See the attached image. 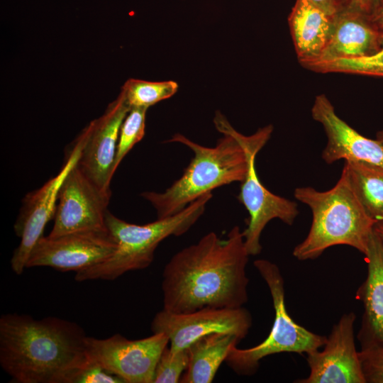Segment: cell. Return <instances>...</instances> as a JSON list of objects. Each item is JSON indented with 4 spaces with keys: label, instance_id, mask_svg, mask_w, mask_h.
<instances>
[{
    "label": "cell",
    "instance_id": "obj_12",
    "mask_svg": "<svg viewBox=\"0 0 383 383\" xmlns=\"http://www.w3.org/2000/svg\"><path fill=\"white\" fill-rule=\"evenodd\" d=\"M77 163L60 187L50 237L106 227L111 191L100 188Z\"/></svg>",
    "mask_w": 383,
    "mask_h": 383
},
{
    "label": "cell",
    "instance_id": "obj_15",
    "mask_svg": "<svg viewBox=\"0 0 383 383\" xmlns=\"http://www.w3.org/2000/svg\"><path fill=\"white\" fill-rule=\"evenodd\" d=\"M313 120L323 126L327 143L322 151L323 160L330 165L338 160L358 161L383 170V145L363 136L336 113L323 94L316 96L311 108Z\"/></svg>",
    "mask_w": 383,
    "mask_h": 383
},
{
    "label": "cell",
    "instance_id": "obj_23",
    "mask_svg": "<svg viewBox=\"0 0 383 383\" xmlns=\"http://www.w3.org/2000/svg\"><path fill=\"white\" fill-rule=\"evenodd\" d=\"M146 112L147 109L132 108L126 116L119 131L113 168L114 173L125 156L144 137Z\"/></svg>",
    "mask_w": 383,
    "mask_h": 383
},
{
    "label": "cell",
    "instance_id": "obj_28",
    "mask_svg": "<svg viewBox=\"0 0 383 383\" xmlns=\"http://www.w3.org/2000/svg\"><path fill=\"white\" fill-rule=\"evenodd\" d=\"M382 0H350V4L372 16L381 9Z\"/></svg>",
    "mask_w": 383,
    "mask_h": 383
},
{
    "label": "cell",
    "instance_id": "obj_9",
    "mask_svg": "<svg viewBox=\"0 0 383 383\" xmlns=\"http://www.w3.org/2000/svg\"><path fill=\"white\" fill-rule=\"evenodd\" d=\"M116 243L106 227L42 236L33 247L26 268L49 267L60 272H79L99 264L115 252Z\"/></svg>",
    "mask_w": 383,
    "mask_h": 383
},
{
    "label": "cell",
    "instance_id": "obj_27",
    "mask_svg": "<svg viewBox=\"0 0 383 383\" xmlns=\"http://www.w3.org/2000/svg\"><path fill=\"white\" fill-rule=\"evenodd\" d=\"M331 16L344 9L350 4V0H309Z\"/></svg>",
    "mask_w": 383,
    "mask_h": 383
},
{
    "label": "cell",
    "instance_id": "obj_1",
    "mask_svg": "<svg viewBox=\"0 0 383 383\" xmlns=\"http://www.w3.org/2000/svg\"><path fill=\"white\" fill-rule=\"evenodd\" d=\"M249 256L238 226L226 239L210 232L182 249L162 271L163 309L182 313L204 307L243 306L248 301Z\"/></svg>",
    "mask_w": 383,
    "mask_h": 383
},
{
    "label": "cell",
    "instance_id": "obj_22",
    "mask_svg": "<svg viewBox=\"0 0 383 383\" xmlns=\"http://www.w3.org/2000/svg\"><path fill=\"white\" fill-rule=\"evenodd\" d=\"M178 89L174 81L149 82L129 79L123 84L121 91L131 109L148 107L173 96Z\"/></svg>",
    "mask_w": 383,
    "mask_h": 383
},
{
    "label": "cell",
    "instance_id": "obj_16",
    "mask_svg": "<svg viewBox=\"0 0 383 383\" xmlns=\"http://www.w3.org/2000/svg\"><path fill=\"white\" fill-rule=\"evenodd\" d=\"M382 34L371 16L349 4L334 16L331 38L316 61L374 55L382 48Z\"/></svg>",
    "mask_w": 383,
    "mask_h": 383
},
{
    "label": "cell",
    "instance_id": "obj_2",
    "mask_svg": "<svg viewBox=\"0 0 383 383\" xmlns=\"http://www.w3.org/2000/svg\"><path fill=\"white\" fill-rule=\"evenodd\" d=\"M86 338L77 323L60 318L4 313L0 365L13 382L70 383L88 360Z\"/></svg>",
    "mask_w": 383,
    "mask_h": 383
},
{
    "label": "cell",
    "instance_id": "obj_7",
    "mask_svg": "<svg viewBox=\"0 0 383 383\" xmlns=\"http://www.w3.org/2000/svg\"><path fill=\"white\" fill-rule=\"evenodd\" d=\"M272 131V126L268 125L248 136L238 133L248 161V172L240 182L238 199L249 214L243 235L250 256L261 252V234L271 220L278 218L291 226L299 214L296 202L272 193L262 184L257 174L256 156L270 138Z\"/></svg>",
    "mask_w": 383,
    "mask_h": 383
},
{
    "label": "cell",
    "instance_id": "obj_5",
    "mask_svg": "<svg viewBox=\"0 0 383 383\" xmlns=\"http://www.w3.org/2000/svg\"><path fill=\"white\" fill-rule=\"evenodd\" d=\"M212 196V193L205 194L180 212L145 225L126 222L107 211L105 225L116 243V249L104 262L77 272L75 280H113L128 272L147 268L159 244L171 235L187 233L203 215Z\"/></svg>",
    "mask_w": 383,
    "mask_h": 383
},
{
    "label": "cell",
    "instance_id": "obj_30",
    "mask_svg": "<svg viewBox=\"0 0 383 383\" xmlns=\"http://www.w3.org/2000/svg\"><path fill=\"white\" fill-rule=\"evenodd\" d=\"M374 231L378 235L383 244V221L377 222L374 225Z\"/></svg>",
    "mask_w": 383,
    "mask_h": 383
},
{
    "label": "cell",
    "instance_id": "obj_8",
    "mask_svg": "<svg viewBox=\"0 0 383 383\" xmlns=\"http://www.w3.org/2000/svg\"><path fill=\"white\" fill-rule=\"evenodd\" d=\"M170 344L162 333L138 340H129L120 334L105 339L87 336L86 354L123 383H152L159 358Z\"/></svg>",
    "mask_w": 383,
    "mask_h": 383
},
{
    "label": "cell",
    "instance_id": "obj_26",
    "mask_svg": "<svg viewBox=\"0 0 383 383\" xmlns=\"http://www.w3.org/2000/svg\"><path fill=\"white\" fill-rule=\"evenodd\" d=\"M123 380L88 358L70 383H121Z\"/></svg>",
    "mask_w": 383,
    "mask_h": 383
},
{
    "label": "cell",
    "instance_id": "obj_11",
    "mask_svg": "<svg viewBox=\"0 0 383 383\" xmlns=\"http://www.w3.org/2000/svg\"><path fill=\"white\" fill-rule=\"evenodd\" d=\"M84 139V130L60 172L24 197L13 226L15 233L21 238L11 259V267L15 274L20 275L23 272L30 252L43 236L46 224L54 218L60 187L77 162Z\"/></svg>",
    "mask_w": 383,
    "mask_h": 383
},
{
    "label": "cell",
    "instance_id": "obj_4",
    "mask_svg": "<svg viewBox=\"0 0 383 383\" xmlns=\"http://www.w3.org/2000/svg\"><path fill=\"white\" fill-rule=\"evenodd\" d=\"M294 195L312 213L309 231L294 248V257L301 261L314 260L338 245L353 247L365 255L377 222L358 199L345 166L331 189L321 192L311 187H298Z\"/></svg>",
    "mask_w": 383,
    "mask_h": 383
},
{
    "label": "cell",
    "instance_id": "obj_21",
    "mask_svg": "<svg viewBox=\"0 0 383 383\" xmlns=\"http://www.w3.org/2000/svg\"><path fill=\"white\" fill-rule=\"evenodd\" d=\"M301 65L318 73H344L383 77V34L382 48L374 55L356 58L315 61Z\"/></svg>",
    "mask_w": 383,
    "mask_h": 383
},
{
    "label": "cell",
    "instance_id": "obj_6",
    "mask_svg": "<svg viewBox=\"0 0 383 383\" xmlns=\"http://www.w3.org/2000/svg\"><path fill=\"white\" fill-rule=\"evenodd\" d=\"M254 266L269 288L274 319L270 333L260 344L249 348L234 346L231 349L225 362L240 376L255 374L264 357L281 353L306 354L322 348L327 338L297 324L289 315L285 306L284 278L276 264L258 259Z\"/></svg>",
    "mask_w": 383,
    "mask_h": 383
},
{
    "label": "cell",
    "instance_id": "obj_20",
    "mask_svg": "<svg viewBox=\"0 0 383 383\" xmlns=\"http://www.w3.org/2000/svg\"><path fill=\"white\" fill-rule=\"evenodd\" d=\"M351 184L368 215L383 221V170L367 163L345 161Z\"/></svg>",
    "mask_w": 383,
    "mask_h": 383
},
{
    "label": "cell",
    "instance_id": "obj_3",
    "mask_svg": "<svg viewBox=\"0 0 383 383\" xmlns=\"http://www.w3.org/2000/svg\"><path fill=\"white\" fill-rule=\"evenodd\" d=\"M213 121L223 134L214 147L201 145L179 133L167 141L186 145L193 151L194 157L182 175L165 191L140 194L154 207L157 218L173 216L202 195L245 179L248 161L238 132L220 112L216 113Z\"/></svg>",
    "mask_w": 383,
    "mask_h": 383
},
{
    "label": "cell",
    "instance_id": "obj_19",
    "mask_svg": "<svg viewBox=\"0 0 383 383\" xmlns=\"http://www.w3.org/2000/svg\"><path fill=\"white\" fill-rule=\"evenodd\" d=\"M241 340L235 335L216 333L199 338L188 348L189 364L182 383H211L231 349Z\"/></svg>",
    "mask_w": 383,
    "mask_h": 383
},
{
    "label": "cell",
    "instance_id": "obj_24",
    "mask_svg": "<svg viewBox=\"0 0 383 383\" xmlns=\"http://www.w3.org/2000/svg\"><path fill=\"white\" fill-rule=\"evenodd\" d=\"M189 364L188 349L172 350L167 346L157 363L152 383H177Z\"/></svg>",
    "mask_w": 383,
    "mask_h": 383
},
{
    "label": "cell",
    "instance_id": "obj_14",
    "mask_svg": "<svg viewBox=\"0 0 383 383\" xmlns=\"http://www.w3.org/2000/svg\"><path fill=\"white\" fill-rule=\"evenodd\" d=\"M131 108L121 91L104 113L86 128L77 161L79 167L102 189L111 191L113 164L121 126Z\"/></svg>",
    "mask_w": 383,
    "mask_h": 383
},
{
    "label": "cell",
    "instance_id": "obj_29",
    "mask_svg": "<svg viewBox=\"0 0 383 383\" xmlns=\"http://www.w3.org/2000/svg\"><path fill=\"white\" fill-rule=\"evenodd\" d=\"M371 18L378 28L383 32V8H381L371 16Z\"/></svg>",
    "mask_w": 383,
    "mask_h": 383
},
{
    "label": "cell",
    "instance_id": "obj_25",
    "mask_svg": "<svg viewBox=\"0 0 383 383\" xmlns=\"http://www.w3.org/2000/svg\"><path fill=\"white\" fill-rule=\"evenodd\" d=\"M359 355L366 383H383V346L360 350Z\"/></svg>",
    "mask_w": 383,
    "mask_h": 383
},
{
    "label": "cell",
    "instance_id": "obj_32",
    "mask_svg": "<svg viewBox=\"0 0 383 383\" xmlns=\"http://www.w3.org/2000/svg\"><path fill=\"white\" fill-rule=\"evenodd\" d=\"M381 8H383V0H382V7Z\"/></svg>",
    "mask_w": 383,
    "mask_h": 383
},
{
    "label": "cell",
    "instance_id": "obj_18",
    "mask_svg": "<svg viewBox=\"0 0 383 383\" xmlns=\"http://www.w3.org/2000/svg\"><path fill=\"white\" fill-rule=\"evenodd\" d=\"M334 16L309 0H296L288 23L300 65L321 57L331 35Z\"/></svg>",
    "mask_w": 383,
    "mask_h": 383
},
{
    "label": "cell",
    "instance_id": "obj_10",
    "mask_svg": "<svg viewBox=\"0 0 383 383\" xmlns=\"http://www.w3.org/2000/svg\"><path fill=\"white\" fill-rule=\"evenodd\" d=\"M252 324V316L243 306L238 308L204 307L192 312L175 313L162 309L154 316L152 333L165 334L170 349L187 348L201 337L216 333H231L241 340Z\"/></svg>",
    "mask_w": 383,
    "mask_h": 383
},
{
    "label": "cell",
    "instance_id": "obj_17",
    "mask_svg": "<svg viewBox=\"0 0 383 383\" xmlns=\"http://www.w3.org/2000/svg\"><path fill=\"white\" fill-rule=\"evenodd\" d=\"M365 256L367 277L356 292L364 309L357 334L361 350L383 346V244L374 231Z\"/></svg>",
    "mask_w": 383,
    "mask_h": 383
},
{
    "label": "cell",
    "instance_id": "obj_13",
    "mask_svg": "<svg viewBox=\"0 0 383 383\" xmlns=\"http://www.w3.org/2000/svg\"><path fill=\"white\" fill-rule=\"evenodd\" d=\"M353 312L344 313L333 326L322 350L306 353L310 372L298 383H366L355 344Z\"/></svg>",
    "mask_w": 383,
    "mask_h": 383
},
{
    "label": "cell",
    "instance_id": "obj_31",
    "mask_svg": "<svg viewBox=\"0 0 383 383\" xmlns=\"http://www.w3.org/2000/svg\"><path fill=\"white\" fill-rule=\"evenodd\" d=\"M376 140H377L382 145H383V130L377 133Z\"/></svg>",
    "mask_w": 383,
    "mask_h": 383
}]
</instances>
